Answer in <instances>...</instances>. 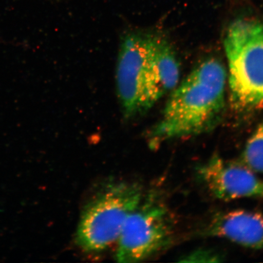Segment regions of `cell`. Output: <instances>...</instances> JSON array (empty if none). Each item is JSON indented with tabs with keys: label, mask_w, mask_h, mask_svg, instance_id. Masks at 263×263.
I'll return each mask as SVG.
<instances>
[{
	"label": "cell",
	"mask_w": 263,
	"mask_h": 263,
	"mask_svg": "<svg viewBox=\"0 0 263 263\" xmlns=\"http://www.w3.org/2000/svg\"><path fill=\"white\" fill-rule=\"evenodd\" d=\"M203 234L245 248L262 249L263 214L239 209L219 213L210 220Z\"/></svg>",
	"instance_id": "cell-7"
},
{
	"label": "cell",
	"mask_w": 263,
	"mask_h": 263,
	"mask_svg": "<svg viewBox=\"0 0 263 263\" xmlns=\"http://www.w3.org/2000/svg\"><path fill=\"white\" fill-rule=\"evenodd\" d=\"M223 46L233 107L240 111L263 107V22L236 20L226 31Z\"/></svg>",
	"instance_id": "cell-3"
},
{
	"label": "cell",
	"mask_w": 263,
	"mask_h": 263,
	"mask_svg": "<svg viewBox=\"0 0 263 263\" xmlns=\"http://www.w3.org/2000/svg\"><path fill=\"white\" fill-rule=\"evenodd\" d=\"M241 161L256 173L263 174V121L247 141Z\"/></svg>",
	"instance_id": "cell-8"
},
{
	"label": "cell",
	"mask_w": 263,
	"mask_h": 263,
	"mask_svg": "<svg viewBox=\"0 0 263 263\" xmlns=\"http://www.w3.org/2000/svg\"><path fill=\"white\" fill-rule=\"evenodd\" d=\"M180 66L169 42L156 32L135 29L123 35L116 83L123 117L146 114L179 83Z\"/></svg>",
	"instance_id": "cell-1"
},
{
	"label": "cell",
	"mask_w": 263,
	"mask_h": 263,
	"mask_svg": "<svg viewBox=\"0 0 263 263\" xmlns=\"http://www.w3.org/2000/svg\"><path fill=\"white\" fill-rule=\"evenodd\" d=\"M200 180L219 200L263 197V180L245 165L214 155L197 170Z\"/></svg>",
	"instance_id": "cell-6"
},
{
	"label": "cell",
	"mask_w": 263,
	"mask_h": 263,
	"mask_svg": "<svg viewBox=\"0 0 263 263\" xmlns=\"http://www.w3.org/2000/svg\"><path fill=\"white\" fill-rule=\"evenodd\" d=\"M228 73L218 59L197 66L171 92L160 120L151 134L159 141L197 136L213 129L222 117Z\"/></svg>",
	"instance_id": "cell-2"
},
{
	"label": "cell",
	"mask_w": 263,
	"mask_h": 263,
	"mask_svg": "<svg viewBox=\"0 0 263 263\" xmlns=\"http://www.w3.org/2000/svg\"><path fill=\"white\" fill-rule=\"evenodd\" d=\"M142 199L136 183L110 184L95 196L82 212L76 239L88 254L106 251L117 242L125 222Z\"/></svg>",
	"instance_id": "cell-4"
},
{
	"label": "cell",
	"mask_w": 263,
	"mask_h": 263,
	"mask_svg": "<svg viewBox=\"0 0 263 263\" xmlns=\"http://www.w3.org/2000/svg\"><path fill=\"white\" fill-rule=\"evenodd\" d=\"M221 256L210 250H199L185 256L182 261L219 262Z\"/></svg>",
	"instance_id": "cell-9"
},
{
	"label": "cell",
	"mask_w": 263,
	"mask_h": 263,
	"mask_svg": "<svg viewBox=\"0 0 263 263\" xmlns=\"http://www.w3.org/2000/svg\"><path fill=\"white\" fill-rule=\"evenodd\" d=\"M166 206L153 196L139 203L125 222L117 241L115 258L122 263L140 262L170 243L172 227Z\"/></svg>",
	"instance_id": "cell-5"
}]
</instances>
